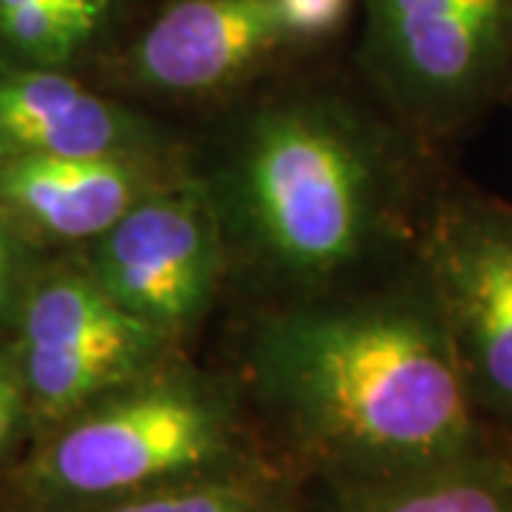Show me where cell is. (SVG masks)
I'll use <instances>...</instances> for the list:
<instances>
[{"mask_svg": "<svg viewBox=\"0 0 512 512\" xmlns=\"http://www.w3.org/2000/svg\"><path fill=\"white\" fill-rule=\"evenodd\" d=\"M333 512H512V461L481 450L407 476L336 481Z\"/></svg>", "mask_w": 512, "mask_h": 512, "instance_id": "cell-11", "label": "cell"}, {"mask_svg": "<svg viewBox=\"0 0 512 512\" xmlns=\"http://www.w3.org/2000/svg\"><path fill=\"white\" fill-rule=\"evenodd\" d=\"M228 231L274 271L316 282L356 265L379 234V148L325 103H276L242 128L214 185Z\"/></svg>", "mask_w": 512, "mask_h": 512, "instance_id": "cell-2", "label": "cell"}, {"mask_svg": "<svg viewBox=\"0 0 512 512\" xmlns=\"http://www.w3.org/2000/svg\"><path fill=\"white\" fill-rule=\"evenodd\" d=\"M288 49L276 0H163L131 37L126 69L148 92L200 97Z\"/></svg>", "mask_w": 512, "mask_h": 512, "instance_id": "cell-8", "label": "cell"}, {"mask_svg": "<svg viewBox=\"0 0 512 512\" xmlns=\"http://www.w3.org/2000/svg\"><path fill=\"white\" fill-rule=\"evenodd\" d=\"M32 436V413L12 345H0V464Z\"/></svg>", "mask_w": 512, "mask_h": 512, "instance_id": "cell-16", "label": "cell"}, {"mask_svg": "<svg viewBox=\"0 0 512 512\" xmlns=\"http://www.w3.org/2000/svg\"><path fill=\"white\" fill-rule=\"evenodd\" d=\"M32 433L165 365L171 339L117 305L77 265H43L12 322Z\"/></svg>", "mask_w": 512, "mask_h": 512, "instance_id": "cell-4", "label": "cell"}, {"mask_svg": "<svg viewBox=\"0 0 512 512\" xmlns=\"http://www.w3.org/2000/svg\"><path fill=\"white\" fill-rule=\"evenodd\" d=\"M220 384L168 362L37 433L12 476L32 512H74L237 464Z\"/></svg>", "mask_w": 512, "mask_h": 512, "instance_id": "cell-3", "label": "cell"}, {"mask_svg": "<svg viewBox=\"0 0 512 512\" xmlns=\"http://www.w3.org/2000/svg\"><path fill=\"white\" fill-rule=\"evenodd\" d=\"M160 148L148 117L94 92L69 69L0 57V163Z\"/></svg>", "mask_w": 512, "mask_h": 512, "instance_id": "cell-10", "label": "cell"}, {"mask_svg": "<svg viewBox=\"0 0 512 512\" xmlns=\"http://www.w3.org/2000/svg\"><path fill=\"white\" fill-rule=\"evenodd\" d=\"M74 512H288V507L271 478L237 461L222 470L168 481Z\"/></svg>", "mask_w": 512, "mask_h": 512, "instance_id": "cell-13", "label": "cell"}, {"mask_svg": "<svg viewBox=\"0 0 512 512\" xmlns=\"http://www.w3.org/2000/svg\"><path fill=\"white\" fill-rule=\"evenodd\" d=\"M40 268L37 245L0 205V328H12L20 299Z\"/></svg>", "mask_w": 512, "mask_h": 512, "instance_id": "cell-14", "label": "cell"}, {"mask_svg": "<svg viewBox=\"0 0 512 512\" xmlns=\"http://www.w3.org/2000/svg\"><path fill=\"white\" fill-rule=\"evenodd\" d=\"M177 171L163 148L6 160L0 205L37 248L89 245Z\"/></svg>", "mask_w": 512, "mask_h": 512, "instance_id": "cell-9", "label": "cell"}, {"mask_svg": "<svg viewBox=\"0 0 512 512\" xmlns=\"http://www.w3.org/2000/svg\"><path fill=\"white\" fill-rule=\"evenodd\" d=\"M131 0H0V57L74 72L109 43Z\"/></svg>", "mask_w": 512, "mask_h": 512, "instance_id": "cell-12", "label": "cell"}, {"mask_svg": "<svg viewBox=\"0 0 512 512\" xmlns=\"http://www.w3.org/2000/svg\"><path fill=\"white\" fill-rule=\"evenodd\" d=\"M291 49L316 46L339 35L359 0H276Z\"/></svg>", "mask_w": 512, "mask_h": 512, "instance_id": "cell-15", "label": "cell"}, {"mask_svg": "<svg viewBox=\"0 0 512 512\" xmlns=\"http://www.w3.org/2000/svg\"><path fill=\"white\" fill-rule=\"evenodd\" d=\"M424 265L473 399L512 421V211L447 208L427 237Z\"/></svg>", "mask_w": 512, "mask_h": 512, "instance_id": "cell-7", "label": "cell"}, {"mask_svg": "<svg viewBox=\"0 0 512 512\" xmlns=\"http://www.w3.org/2000/svg\"><path fill=\"white\" fill-rule=\"evenodd\" d=\"M256 390L336 481L407 476L484 450L476 399L430 293L279 311L251 339Z\"/></svg>", "mask_w": 512, "mask_h": 512, "instance_id": "cell-1", "label": "cell"}, {"mask_svg": "<svg viewBox=\"0 0 512 512\" xmlns=\"http://www.w3.org/2000/svg\"><path fill=\"white\" fill-rule=\"evenodd\" d=\"M370 74L421 120L470 111L512 66V0H359Z\"/></svg>", "mask_w": 512, "mask_h": 512, "instance_id": "cell-6", "label": "cell"}, {"mask_svg": "<svg viewBox=\"0 0 512 512\" xmlns=\"http://www.w3.org/2000/svg\"><path fill=\"white\" fill-rule=\"evenodd\" d=\"M225 242L214 185L177 171L89 242L80 265L117 305L174 342L214 305Z\"/></svg>", "mask_w": 512, "mask_h": 512, "instance_id": "cell-5", "label": "cell"}]
</instances>
